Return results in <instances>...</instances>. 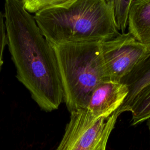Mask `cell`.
Masks as SVG:
<instances>
[{
    "mask_svg": "<svg viewBox=\"0 0 150 150\" xmlns=\"http://www.w3.org/2000/svg\"><path fill=\"white\" fill-rule=\"evenodd\" d=\"M4 15L7 45L17 79L41 110L57 109L63 101V91L54 47L22 2L5 0Z\"/></svg>",
    "mask_w": 150,
    "mask_h": 150,
    "instance_id": "1",
    "label": "cell"
},
{
    "mask_svg": "<svg viewBox=\"0 0 150 150\" xmlns=\"http://www.w3.org/2000/svg\"><path fill=\"white\" fill-rule=\"evenodd\" d=\"M33 16L53 46L67 43H100L120 33L111 0H73L41 10Z\"/></svg>",
    "mask_w": 150,
    "mask_h": 150,
    "instance_id": "2",
    "label": "cell"
},
{
    "mask_svg": "<svg viewBox=\"0 0 150 150\" xmlns=\"http://www.w3.org/2000/svg\"><path fill=\"white\" fill-rule=\"evenodd\" d=\"M100 43H67L53 46L60 73L63 100L70 112L85 109L94 88L110 80Z\"/></svg>",
    "mask_w": 150,
    "mask_h": 150,
    "instance_id": "3",
    "label": "cell"
},
{
    "mask_svg": "<svg viewBox=\"0 0 150 150\" xmlns=\"http://www.w3.org/2000/svg\"><path fill=\"white\" fill-rule=\"evenodd\" d=\"M120 114L94 118L86 109L71 112L56 150H106L110 135Z\"/></svg>",
    "mask_w": 150,
    "mask_h": 150,
    "instance_id": "4",
    "label": "cell"
},
{
    "mask_svg": "<svg viewBox=\"0 0 150 150\" xmlns=\"http://www.w3.org/2000/svg\"><path fill=\"white\" fill-rule=\"evenodd\" d=\"M101 55L110 80L121 81L150 54V44L137 40L129 32L100 43Z\"/></svg>",
    "mask_w": 150,
    "mask_h": 150,
    "instance_id": "5",
    "label": "cell"
},
{
    "mask_svg": "<svg viewBox=\"0 0 150 150\" xmlns=\"http://www.w3.org/2000/svg\"><path fill=\"white\" fill-rule=\"evenodd\" d=\"M128 93L127 86L121 81H104L92 91L85 109L94 118L109 117L121 105Z\"/></svg>",
    "mask_w": 150,
    "mask_h": 150,
    "instance_id": "6",
    "label": "cell"
},
{
    "mask_svg": "<svg viewBox=\"0 0 150 150\" xmlns=\"http://www.w3.org/2000/svg\"><path fill=\"white\" fill-rule=\"evenodd\" d=\"M121 81L127 86L128 93L121 105L116 110L120 115L125 111H130L135 98L150 84V54L138 63Z\"/></svg>",
    "mask_w": 150,
    "mask_h": 150,
    "instance_id": "7",
    "label": "cell"
},
{
    "mask_svg": "<svg viewBox=\"0 0 150 150\" xmlns=\"http://www.w3.org/2000/svg\"><path fill=\"white\" fill-rule=\"evenodd\" d=\"M127 28L137 40L150 44V0H134L129 10Z\"/></svg>",
    "mask_w": 150,
    "mask_h": 150,
    "instance_id": "8",
    "label": "cell"
},
{
    "mask_svg": "<svg viewBox=\"0 0 150 150\" xmlns=\"http://www.w3.org/2000/svg\"><path fill=\"white\" fill-rule=\"evenodd\" d=\"M130 112L132 114V125L139 124L150 118V84L135 98Z\"/></svg>",
    "mask_w": 150,
    "mask_h": 150,
    "instance_id": "9",
    "label": "cell"
},
{
    "mask_svg": "<svg viewBox=\"0 0 150 150\" xmlns=\"http://www.w3.org/2000/svg\"><path fill=\"white\" fill-rule=\"evenodd\" d=\"M73 0H23L25 9L30 13H35L41 10L53 6L66 4Z\"/></svg>",
    "mask_w": 150,
    "mask_h": 150,
    "instance_id": "10",
    "label": "cell"
},
{
    "mask_svg": "<svg viewBox=\"0 0 150 150\" xmlns=\"http://www.w3.org/2000/svg\"><path fill=\"white\" fill-rule=\"evenodd\" d=\"M6 45H7V37L5 18L4 13L0 11V71L4 63L3 54Z\"/></svg>",
    "mask_w": 150,
    "mask_h": 150,
    "instance_id": "11",
    "label": "cell"
},
{
    "mask_svg": "<svg viewBox=\"0 0 150 150\" xmlns=\"http://www.w3.org/2000/svg\"><path fill=\"white\" fill-rule=\"evenodd\" d=\"M148 128H149V132H150V118L148 119Z\"/></svg>",
    "mask_w": 150,
    "mask_h": 150,
    "instance_id": "12",
    "label": "cell"
},
{
    "mask_svg": "<svg viewBox=\"0 0 150 150\" xmlns=\"http://www.w3.org/2000/svg\"><path fill=\"white\" fill-rule=\"evenodd\" d=\"M123 1H127V2H131V1H132L133 0H123Z\"/></svg>",
    "mask_w": 150,
    "mask_h": 150,
    "instance_id": "13",
    "label": "cell"
}]
</instances>
